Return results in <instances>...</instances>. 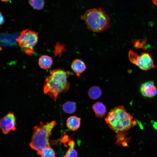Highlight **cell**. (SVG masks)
I'll return each mask as SVG.
<instances>
[{
  "label": "cell",
  "mask_w": 157,
  "mask_h": 157,
  "mask_svg": "<svg viewBox=\"0 0 157 157\" xmlns=\"http://www.w3.org/2000/svg\"><path fill=\"white\" fill-rule=\"evenodd\" d=\"M69 75V73L63 68L52 70L44 81V93L47 94L56 101L60 93L65 92L69 90L70 83L68 78Z\"/></svg>",
  "instance_id": "cell-1"
},
{
  "label": "cell",
  "mask_w": 157,
  "mask_h": 157,
  "mask_svg": "<svg viewBox=\"0 0 157 157\" xmlns=\"http://www.w3.org/2000/svg\"><path fill=\"white\" fill-rule=\"evenodd\" d=\"M105 120L108 126L117 133H125L137 124L136 120L123 106H116L112 109Z\"/></svg>",
  "instance_id": "cell-2"
},
{
  "label": "cell",
  "mask_w": 157,
  "mask_h": 157,
  "mask_svg": "<svg viewBox=\"0 0 157 157\" xmlns=\"http://www.w3.org/2000/svg\"><path fill=\"white\" fill-rule=\"evenodd\" d=\"M90 31L100 33L110 28V17L101 8L88 9L82 16Z\"/></svg>",
  "instance_id": "cell-3"
},
{
  "label": "cell",
  "mask_w": 157,
  "mask_h": 157,
  "mask_svg": "<svg viewBox=\"0 0 157 157\" xmlns=\"http://www.w3.org/2000/svg\"><path fill=\"white\" fill-rule=\"evenodd\" d=\"M57 124L56 120L47 122L45 124L40 122L39 125L33 128V132L29 145L39 155H41L45 148L50 146L49 138L53 129Z\"/></svg>",
  "instance_id": "cell-4"
},
{
  "label": "cell",
  "mask_w": 157,
  "mask_h": 157,
  "mask_svg": "<svg viewBox=\"0 0 157 157\" xmlns=\"http://www.w3.org/2000/svg\"><path fill=\"white\" fill-rule=\"evenodd\" d=\"M128 57L131 63L143 70L147 71L156 67L151 55L148 52H144L139 55L130 50Z\"/></svg>",
  "instance_id": "cell-5"
},
{
  "label": "cell",
  "mask_w": 157,
  "mask_h": 157,
  "mask_svg": "<svg viewBox=\"0 0 157 157\" xmlns=\"http://www.w3.org/2000/svg\"><path fill=\"white\" fill-rule=\"evenodd\" d=\"M38 34L37 32L31 30H24L16 40L20 47L24 50L34 49L33 47L38 41Z\"/></svg>",
  "instance_id": "cell-6"
},
{
  "label": "cell",
  "mask_w": 157,
  "mask_h": 157,
  "mask_svg": "<svg viewBox=\"0 0 157 157\" xmlns=\"http://www.w3.org/2000/svg\"><path fill=\"white\" fill-rule=\"evenodd\" d=\"M16 119L14 113L10 112L1 119L0 128L4 134L16 130Z\"/></svg>",
  "instance_id": "cell-7"
},
{
  "label": "cell",
  "mask_w": 157,
  "mask_h": 157,
  "mask_svg": "<svg viewBox=\"0 0 157 157\" xmlns=\"http://www.w3.org/2000/svg\"><path fill=\"white\" fill-rule=\"evenodd\" d=\"M140 91L143 96L147 97L152 98L157 94V89L152 81L142 83L140 86Z\"/></svg>",
  "instance_id": "cell-8"
},
{
  "label": "cell",
  "mask_w": 157,
  "mask_h": 157,
  "mask_svg": "<svg viewBox=\"0 0 157 157\" xmlns=\"http://www.w3.org/2000/svg\"><path fill=\"white\" fill-rule=\"evenodd\" d=\"M71 68L76 76L80 78L81 74L85 70L86 66L83 60L80 59H76L73 61L71 65Z\"/></svg>",
  "instance_id": "cell-9"
},
{
  "label": "cell",
  "mask_w": 157,
  "mask_h": 157,
  "mask_svg": "<svg viewBox=\"0 0 157 157\" xmlns=\"http://www.w3.org/2000/svg\"><path fill=\"white\" fill-rule=\"evenodd\" d=\"M66 126L69 129L75 131L77 130L81 124V119L76 116L68 117L66 121Z\"/></svg>",
  "instance_id": "cell-10"
},
{
  "label": "cell",
  "mask_w": 157,
  "mask_h": 157,
  "mask_svg": "<svg viewBox=\"0 0 157 157\" xmlns=\"http://www.w3.org/2000/svg\"><path fill=\"white\" fill-rule=\"evenodd\" d=\"M96 116L98 117H103L106 113V108L105 105L101 102H97L92 106Z\"/></svg>",
  "instance_id": "cell-11"
},
{
  "label": "cell",
  "mask_w": 157,
  "mask_h": 157,
  "mask_svg": "<svg viewBox=\"0 0 157 157\" xmlns=\"http://www.w3.org/2000/svg\"><path fill=\"white\" fill-rule=\"evenodd\" d=\"M53 60L50 56L46 55L41 56L38 60V64L40 67L44 69L49 68L52 65Z\"/></svg>",
  "instance_id": "cell-12"
},
{
  "label": "cell",
  "mask_w": 157,
  "mask_h": 157,
  "mask_svg": "<svg viewBox=\"0 0 157 157\" xmlns=\"http://www.w3.org/2000/svg\"><path fill=\"white\" fill-rule=\"evenodd\" d=\"M62 108L63 111L66 113H73L76 110V103L71 101H67L63 105Z\"/></svg>",
  "instance_id": "cell-13"
},
{
  "label": "cell",
  "mask_w": 157,
  "mask_h": 157,
  "mask_svg": "<svg viewBox=\"0 0 157 157\" xmlns=\"http://www.w3.org/2000/svg\"><path fill=\"white\" fill-rule=\"evenodd\" d=\"M102 94L101 89L98 86H94L90 88L88 91L89 97L92 99L95 100L99 98Z\"/></svg>",
  "instance_id": "cell-14"
},
{
  "label": "cell",
  "mask_w": 157,
  "mask_h": 157,
  "mask_svg": "<svg viewBox=\"0 0 157 157\" xmlns=\"http://www.w3.org/2000/svg\"><path fill=\"white\" fill-rule=\"evenodd\" d=\"M28 3L34 9L41 10L44 7L45 1L44 0H28Z\"/></svg>",
  "instance_id": "cell-15"
},
{
  "label": "cell",
  "mask_w": 157,
  "mask_h": 157,
  "mask_svg": "<svg viewBox=\"0 0 157 157\" xmlns=\"http://www.w3.org/2000/svg\"><path fill=\"white\" fill-rule=\"evenodd\" d=\"M42 157H55L54 150L50 146L45 148L41 154Z\"/></svg>",
  "instance_id": "cell-16"
},
{
  "label": "cell",
  "mask_w": 157,
  "mask_h": 157,
  "mask_svg": "<svg viewBox=\"0 0 157 157\" xmlns=\"http://www.w3.org/2000/svg\"><path fill=\"white\" fill-rule=\"evenodd\" d=\"M78 153L73 149L69 148L63 157H77Z\"/></svg>",
  "instance_id": "cell-17"
},
{
  "label": "cell",
  "mask_w": 157,
  "mask_h": 157,
  "mask_svg": "<svg viewBox=\"0 0 157 157\" xmlns=\"http://www.w3.org/2000/svg\"><path fill=\"white\" fill-rule=\"evenodd\" d=\"M68 145L70 148L73 149L74 146V141L71 140L68 143Z\"/></svg>",
  "instance_id": "cell-18"
},
{
  "label": "cell",
  "mask_w": 157,
  "mask_h": 157,
  "mask_svg": "<svg viewBox=\"0 0 157 157\" xmlns=\"http://www.w3.org/2000/svg\"><path fill=\"white\" fill-rule=\"evenodd\" d=\"M0 14V24L1 25L4 22V20L3 17L1 15V13Z\"/></svg>",
  "instance_id": "cell-19"
},
{
  "label": "cell",
  "mask_w": 157,
  "mask_h": 157,
  "mask_svg": "<svg viewBox=\"0 0 157 157\" xmlns=\"http://www.w3.org/2000/svg\"><path fill=\"white\" fill-rule=\"evenodd\" d=\"M153 1L154 4L157 5V0H153Z\"/></svg>",
  "instance_id": "cell-20"
},
{
  "label": "cell",
  "mask_w": 157,
  "mask_h": 157,
  "mask_svg": "<svg viewBox=\"0 0 157 157\" xmlns=\"http://www.w3.org/2000/svg\"><path fill=\"white\" fill-rule=\"evenodd\" d=\"M3 2H7L9 1L10 0H1Z\"/></svg>",
  "instance_id": "cell-21"
},
{
  "label": "cell",
  "mask_w": 157,
  "mask_h": 157,
  "mask_svg": "<svg viewBox=\"0 0 157 157\" xmlns=\"http://www.w3.org/2000/svg\"><path fill=\"white\" fill-rule=\"evenodd\" d=\"M154 125H155V126H154V127H155L157 130V125L156 124H155Z\"/></svg>",
  "instance_id": "cell-22"
}]
</instances>
